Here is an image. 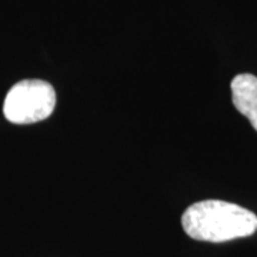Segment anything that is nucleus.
Segmentation results:
<instances>
[{"label":"nucleus","mask_w":257,"mask_h":257,"mask_svg":"<svg viewBox=\"0 0 257 257\" xmlns=\"http://www.w3.org/2000/svg\"><path fill=\"white\" fill-rule=\"evenodd\" d=\"M182 226L192 239L223 243L254 234L257 216L234 203L203 200L186 209Z\"/></svg>","instance_id":"f257e3e1"},{"label":"nucleus","mask_w":257,"mask_h":257,"mask_svg":"<svg viewBox=\"0 0 257 257\" xmlns=\"http://www.w3.org/2000/svg\"><path fill=\"white\" fill-rule=\"evenodd\" d=\"M56 107V92L45 80L26 79L16 83L5 97L3 114L15 124L37 123L52 116Z\"/></svg>","instance_id":"f03ea898"},{"label":"nucleus","mask_w":257,"mask_h":257,"mask_svg":"<svg viewBox=\"0 0 257 257\" xmlns=\"http://www.w3.org/2000/svg\"><path fill=\"white\" fill-rule=\"evenodd\" d=\"M230 89L234 107L247 117L257 132V77L250 73L237 74Z\"/></svg>","instance_id":"7ed1b4c3"}]
</instances>
